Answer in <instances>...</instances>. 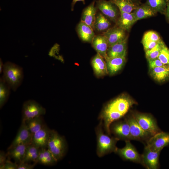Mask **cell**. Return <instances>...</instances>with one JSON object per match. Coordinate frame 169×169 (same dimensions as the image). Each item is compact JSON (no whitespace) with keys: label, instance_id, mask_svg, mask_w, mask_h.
Listing matches in <instances>:
<instances>
[{"label":"cell","instance_id":"6da1fadb","mask_svg":"<svg viewBox=\"0 0 169 169\" xmlns=\"http://www.w3.org/2000/svg\"><path fill=\"white\" fill-rule=\"evenodd\" d=\"M136 102L129 96L121 95L111 100L103 107L99 117L106 134H111V124L123 117Z\"/></svg>","mask_w":169,"mask_h":169},{"label":"cell","instance_id":"7a4b0ae2","mask_svg":"<svg viewBox=\"0 0 169 169\" xmlns=\"http://www.w3.org/2000/svg\"><path fill=\"white\" fill-rule=\"evenodd\" d=\"M102 122L100 121L95 128L97 145L96 153L99 157H102L112 152L117 148L116 144L119 140L115 137H110L104 132Z\"/></svg>","mask_w":169,"mask_h":169},{"label":"cell","instance_id":"3957f363","mask_svg":"<svg viewBox=\"0 0 169 169\" xmlns=\"http://www.w3.org/2000/svg\"><path fill=\"white\" fill-rule=\"evenodd\" d=\"M2 76L11 89L15 91L21 84L23 78L22 68L10 62L4 64Z\"/></svg>","mask_w":169,"mask_h":169},{"label":"cell","instance_id":"277c9868","mask_svg":"<svg viewBox=\"0 0 169 169\" xmlns=\"http://www.w3.org/2000/svg\"><path fill=\"white\" fill-rule=\"evenodd\" d=\"M47 148L58 161L65 155L67 144L63 137L55 131L51 130Z\"/></svg>","mask_w":169,"mask_h":169},{"label":"cell","instance_id":"5b68a950","mask_svg":"<svg viewBox=\"0 0 169 169\" xmlns=\"http://www.w3.org/2000/svg\"><path fill=\"white\" fill-rule=\"evenodd\" d=\"M131 115L140 126L152 136L161 131L156 120L150 114L134 112Z\"/></svg>","mask_w":169,"mask_h":169},{"label":"cell","instance_id":"8992f818","mask_svg":"<svg viewBox=\"0 0 169 169\" xmlns=\"http://www.w3.org/2000/svg\"><path fill=\"white\" fill-rule=\"evenodd\" d=\"M125 146L122 148L117 147L115 153L123 160L142 164L141 155L138 152L130 140L125 141Z\"/></svg>","mask_w":169,"mask_h":169},{"label":"cell","instance_id":"52a82bcc","mask_svg":"<svg viewBox=\"0 0 169 169\" xmlns=\"http://www.w3.org/2000/svg\"><path fill=\"white\" fill-rule=\"evenodd\" d=\"M46 110L39 103L35 100H29L24 103L22 108V121L44 115Z\"/></svg>","mask_w":169,"mask_h":169},{"label":"cell","instance_id":"ba28073f","mask_svg":"<svg viewBox=\"0 0 169 169\" xmlns=\"http://www.w3.org/2000/svg\"><path fill=\"white\" fill-rule=\"evenodd\" d=\"M110 133L119 140H132L129 124L125 118L123 120H118L112 123L110 127Z\"/></svg>","mask_w":169,"mask_h":169},{"label":"cell","instance_id":"9c48e42d","mask_svg":"<svg viewBox=\"0 0 169 169\" xmlns=\"http://www.w3.org/2000/svg\"><path fill=\"white\" fill-rule=\"evenodd\" d=\"M125 119L128 123L132 140L139 141L146 143L152 136L143 130L132 115Z\"/></svg>","mask_w":169,"mask_h":169},{"label":"cell","instance_id":"30bf717a","mask_svg":"<svg viewBox=\"0 0 169 169\" xmlns=\"http://www.w3.org/2000/svg\"><path fill=\"white\" fill-rule=\"evenodd\" d=\"M146 145L151 150L161 151L169 145V133L161 131L152 136L146 142Z\"/></svg>","mask_w":169,"mask_h":169},{"label":"cell","instance_id":"8fae6325","mask_svg":"<svg viewBox=\"0 0 169 169\" xmlns=\"http://www.w3.org/2000/svg\"><path fill=\"white\" fill-rule=\"evenodd\" d=\"M161 151L151 150L146 145L141 155L142 165L148 169H158L159 168V157Z\"/></svg>","mask_w":169,"mask_h":169},{"label":"cell","instance_id":"7c38bea8","mask_svg":"<svg viewBox=\"0 0 169 169\" xmlns=\"http://www.w3.org/2000/svg\"><path fill=\"white\" fill-rule=\"evenodd\" d=\"M33 135L31 133L24 121H22L16 136L8 147L10 149L20 144H31Z\"/></svg>","mask_w":169,"mask_h":169},{"label":"cell","instance_id":"4fadbf2b","mask_svg":"<svg viewBox=\"0 0 169 169\" xmlns=\"http://www.w3.org/2000/svg\"><path fill=\"white\" fill-rule=\"evenodd\" d=\"M96 6L103 15L114 22L116 21L118 16L117 7L110 0H98L96 1Z\"/></svg>","mask_w":169,"mask_h":169},{"label":"cell","instance_id":"5bb4252c","mask_svg":"<svg viewBox=\"0 0 169 169\" xmlns=\"http://www.w3.org/2000/svg\"><path fill=\"white\" fill-rule=\"evenodd\" d=\"M125 30L118 26L108 29L103 34L106 37L108 47L121 42L127 37Z\"/></svg>","mask_w":169,"mask_h":169},{"label":"cell","instance_id":"9a60e30c","mask_svg":"<svg viewBox=\"0 0 169 169\" xmlns=\"http://www.w3.org/2000/svg\"><path fill=\"white\" fill-rule=\"evenodd\" d=\"M51 130L44 125L42 128L33 135L31 144L39 148H46Z\"/></svg>","mask_w":169,"mask_h":169},{"label":"cell","instance_id":"2e32d148","mask_svg":"<svg viewBox=\"0 0 169 169\" xmlns=\"http://www.w3.org/2000/svg\"><path fill=\"white\" fill-rule=\"evenodd\" d=\"M91 63L94 73L97 77H102L108 74L106 61L99 54L97 53Z\"/></svg>","mask_w":169,"mask_h":169},{"label":"cell","instance_id":"e0dca14e","mask_svg":"<svg viewBox=\"0 0 169 169\" xmlns=\"http://www.w3.org/2000/svg\"><path fill=\"white\" fill-rule=\"evenodd\" d=\"M93 48L105 60L108 58L107 51L108 47L106 37L102 34L95 35L91 42Z\"/></svg>","mask_w":169,"mask_h":169},{"label":"cell","instance_id":"ac0fdd59","mask_svg":"<svg viewBox=\"0 0 169 169\" xmlns=\"http://www.w3.org/2000/svg\"><path fill=\"white\" fill-rule=\"evenodd\" d=\"M126 38L123 41L108 47L107 55L108 58L125 57L127 50Z\"/></svg>","mask_w":169,"mask_h":169},{"label":"cell","instance_id":"d6986e66","mask_svg":"<svg viewBox=\"0 0 169 169\" xmlns=\"http://www.w3.org/2000/svg\"><path fill=\"white\" fill-rule=\"evenodd\" d=\"M125 57L108 58L106 60L108 74L113 75L120 71L125 62Z\"/></svg>","mask_w":169,"mask_h":169},{"label":"cell","instance_id":"ffe728a7","mask_svg":"<svg viewBox=\"0 0 169 169\" xmlns=\"http://www.w3.org/2000/svg\"><path fill=\"white\" fill-rule=\"evenodd\" d=\"M93 29L89 25L81 21L78 24L77 30L80 39L83 41L91 42L95 36Z\"/></svg>","mask_w":169,"mask_h":169},{"label":"cell","instance_id":"44dd1931","mask_svg":"<svg viewBox=\"0 0 169 169\" xmlns=\"http://www.w3.org/2000/svg\"><path fill=\"white\" fill-rule=\"evenodd\" d=\"M96 8L92 2L83 11L81 21L90 26L93 29L96 16Z\"/></svg>","mask_w":169,"mask_h":169},{"label":"cell","instance_id":"7402d4cb","mask_svg":"<svg viewBox=\"0 0 169 169\" xmlns=\"http://www.w3.org/2000/svg\"><path fill=\"white\" fill-rule=\"evenodd\" d=\"M120 12V16L117 21V26L125 31L129 30L137 21L134 13Z\"/></svg>","mask_w":169,"mask_h":169},{"label":"cell","instance_id":"603a6c76","mask_svg":"<svg viewBox=\"0 0 169 169\" xmlns=\"http://www.w3.org/2000/svg\"><path fill=\"white\" fill-rule=\"evenodd\" d=\"M151 76L156 81L162 82L169 79V65H165L150 69Z\"/></svg>","mask_w":169,"mask_h":169},{"label":"cell","instance_id":"cb8c5ba5","mask_svg":"<svg viewBox=\"0 0 169 169\" xmlns=\"http://www.w3.org/2000/svg\"><path fill=\"white\" fill-rule=\"evenodd\" d=\"M29 145L20 144L8 150L7 156L19 164L23 161L26 148Z\"/></svg>","mask_w":169,"mask_h":169},{"label":"cell","instance_id":"d4e9b609","mask_svg":"<svg viewBox=\"0 0 169 169\" xmlns=\"http://www.w3.org/2000/svg\"><path fill=\"white\" fill-rule=\"evenodd\" d=\"M137 21L154 16L156 13L146 4L138 5L133 12Z\"/></svg>","mask_w":169,"mask_h":169},{"label":"cell","instance_id":"484cf974","mask_svg":"<svg viewBox=\"0 0 169 169\" xmlns=\"http://www.w3.org/2000/svg\"><path fill=\"white\" fill-rule=\"evenodd\" d=\"M37 161L44 165H50L56 163L57 161L48 149L43 148L40 149Z\"/></svg>","mask_w":169,"mask_h":169},{"label":"cell","instance_id":"4316f807","mask_svg":"<svg viewBox=\"0 0 169 169\" xmlns=\"http://www.w3.org/2000/svg\"><path fill=\"white\" fill-rule=\"evenodd\" d=\"M110 24L104 15L100 13L96 14L94 25V29L96 31L104 33L109 29Z\"/></svg>","mask_w":169,"mask_h":169},{"label":"cell","instance_id":"83f0119b","mask_svg":"<svg viewBox=\"0 0 169 169\" xmlns=\"http://www.w3.org/2000/svg\"><path fill=\"white\" fill-rule=\"evenodd\" d=\"M119 9L120 12L131 13L137 6L131 0H110Z\"/></svg>","mask_w":169,"mask_h":169},{"label":"cell","instance_id":"f1b7e54d","mask_svg":"<svg viewBox=\"0 0 169 169\" xmlns=\"http://www.w3.org/2000/svg\"><path fill=\"white\" fill-rule=\"evenodd\" d=\"M40 148L31 144L27 147L25 156L22 162H28L33 161L38 163L37 160Z\"/></svg>","mask_w":169,"mask_h":169},{"label":"cell","instance_id":"f546056e","mask_svg":"<svg viewBox=\"0 0 169 169\" xmlns=\"http://www.w3.org/2000/svg\"><path fill=\"white\" fill-rule=\"evenodd\" d=\"M11 89L3 76L0 79V107L2 108L7 100Z\"/></svg>","mask_w":169,"mask_h":169},{"label":"cell","instance_id":"4dcf8cb0","mask_svg":"<svg viewBox=\"0 0 169 169\" xmlns=\"http://www.w3.org/2000/svg\"><path fill=\"white\" fill-rule=\"evenodd\" d=\"M24 121L28 129L33 135L40 130L44 125L41 116L36 117Z\"/></svg>","mask_w":169,"mask_h":169},{"label":"cell","instance_id":"1f68e13d","mask_svg":"<svg viewBox=\"0 0 169 169\" xmlns=\"http://www.w3.org/2000/svg\"><path fill=\"white\" fill-rule=\"evenodd\" d=\"M167 3L166 0H146L145 4L151 7L156 13H165Z\"/></svg>","mask_w":169,"mask_h":169},{"label":"cell","instance_id":"d6a6232c","mask_svg":"<svg viewBox=\"0 0 169 169\" xmlns=\"http://www.w3.org/2000/svg\"><path fill=\"white\" fill-rule=\"evenodd\" d=\"M165 44L164 43L161 39L153 48L145 51L146 57L147 60L157 58L162 47Z\"/></svg>","mask_w":169,"mask_h":169},{"label":"cell","instance_id":"836d02e7","mask_svg":"<svg viewBox=\"0 0 169 169\" xmlns=\"http://www.w3.org/2000/svg\"><path fill=\"white\" fill-rule=\"evenodd\" d=\"M157 58L164 64L169 65V49L165 44L162 47Z\"/></svg>","mask_w":169,"mask_h":169},{"label":"cell","instance_id":"e575fe53","mask_svg":"<svg viewBox=\"0 0 169 169\" xmlns=\"http://www.w3.org/2000/svg\"><path fill=\"white\" fill-rule=\"evenodd\" d=\"M161 39L159 34L156 32L153 31L146 32L144 34L142 40H150L158 42Z\"/></svg>","mask_w":169,"mask_h":169},{"label":"cell","instance_id":"d590c367","mask_svg":"<svg viewBox=\"0 0 169 169\" xmlns=\"http://www.w3.org/2000/svg\"><path fill=\"white\" fill-rule=\"evenodd\" d=\"M158 42L142 40V43L145 51L150 50L153 48L157 44Z\"/></svg>","mask_w":169,"mask_h":169},{"label":"cell","instance_id":"8d00e7d4","mask_svg":"<svg viewBox=\"0 0 169 169\" xmlns=\"http://www.w3.org/2000/svg\"><path fill=\"white\" fill-rule=\"evenodd\" d=\"M148 61L150 69L161 67L165 65L158 58L148 60Z\"/></svg>","mask_w":169,"mask_h":169},{"label":"cell","instance_id":"74e56055","mask_svg":"<svg viewBox=\"0 0 169 169\" xmlns=\"http://www.w3.org/2000/svg\"><path fill=\"white\" fill-rule=\"evenodd\" d=\"M37 163L34 162L33 164H29L28 162H22L18 164V169H32Z\"/></svg>","mask_w":169,"mask_h":169},{"label":"cell","instance_id":"f35d334b","mask_svg":"<svg viewBox=\"0 0 169 169\" xmlns=\"http://www.w3.org/2000/svg\"><path fill=\"white\" fill-rule=\"evenodd\" d=\"M18 164L16 162L13 163L7 160L3 169H18Z\"/></svg>","mask_w":169,"mask_h":169},{"label":"cell","instance_id":"ab89813d","mask_svg":"<svg viewBox=\"0 0 169 169\" xmlns=\"http://www.w3.org/2000/svg\"><path fill=\"white\" fill-rule=\"evenodd\" d=\"M7 154H6L4 152L0 151V168L3 169V166L7 161Z\"/></svg>","mask_w":169,"mask_h":169},{"label":"cell","instance_id":"60d3db41","mask_svg":"<svg viewBox=\"0 0 169 169\" xmlns=\"http://www.w3.org/2000/svg\"><path fill=\"white\" fill-rule=\"evenodd\" d=\"M165 13L167 18L169 20V2H167Z\"/></svg>","mask_w":169,"mask_h":169},{"label":"cell","instance_id":"b9f144b4","mask_svg":"<svg viewBox=\"0 0 169 169\" xmlns=\"http://www.w3.org/2000/svg\"><path fill=\"white\" fill-rule=\"evenodd\" d=\"M84 1L85 0H73L71 5V10H73L74 6L77 2L78 1H82L84 3Z\"/></svg>","mask_w":169,"mask_h":169},{"label":"cell","instance_id":"7bdbcfd3","mask_svg":"<svg viewBox=\"0 0 169 169\" xmlns=\"http://www.w3.org/2000/svg\"><path fill=\"white\" fill-rule=\"evenodd\" d=\"M4 64H3L2 61L1 59L0 60V74L3 72V68Z\"/></svg>","mask_w":169,"mask_h":169},{"label":"cell","instance_id":"ee69618b","mask_svg":"<svg viewBox=\"0 0 169 169\" xmlns=\"http://www.w3.org/2000/svg\"><path fill=\"white\" fill-rule=\"evenodd\" d=\"M134 3L137 5H139L140 3V0H131Z\"/></svg>","mask_w":169,"mask_h":169},{"label":"cell","instance_id":"f6af8a7d","mask_svg":"<svg viewBox=\"0 0 169 169\" xmlns=\"http://www.w3.org/2000/svg\"><path fill=\"white\" fill-rule=\"evenodd\" d=\"M167 2H169V0H166Z\"/></svg>","mask_w":169,"mask_h":169}]
</instances>
